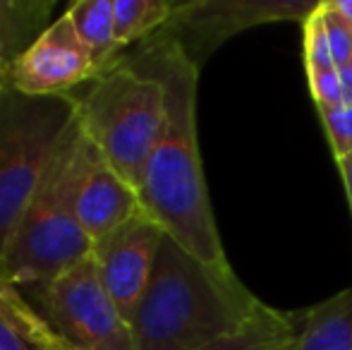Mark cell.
<instances>
[{"label":"cell","instance_id":"cell-25","mask_svg":"<svg viewBox=\"0 0 352 350\" xmlns=\"http://www.w3.org/2000/svg\"><path fill=\"white\" fill-rule=\"evenodd\" d=\"M350 65H352V58H350Z\"/></svg>","mask_w":352,"mask_h":350},{"label":"cell","instance_id":"cell-13","mask_svg":"<svg viewBox=\"0 0 352 350\" xmlns=\"http://www.w3.org/2000/svg\"><path fill=\"white\" fill-rule=\"evenodd\" d=\"M65 12L70 14L79 41L84 43L98 70L106 72L120 61L122 48L118 46L116 36L113 0H77Z\"/></svg>","mask_w":352,"mask_h":350},{"label":"cell","instance_id":"cell-7","mask_svg":"<svg viewBox=\"0 0 352 350\" xmlns=\"http://www.w3.org/2000/svg\"><path fill=\"white\" fill-rule=\"evenodd\" d=\"M316 5L314 0H187L175 3L161 34L201 70L235 34L271 22H305Z\"/></svg>","mask_w":352,"mask_h":350},{"label":"cell","instance_id":"cell-10","mask_svg":"<svg viewBox=\"0 0 352 350\" xmlns=\"http://www.w3.org/2000/svg\"><path fill=\"white\" fill-rule=\"evenodd\" d=\"M140 211L142 199L137 190L118 175L84 135L82 173L77 185V216L84 235L94 245Z\"/></svg>","mask_w":352,"mask_h":350},{"label":"cell","instance_id":"cell-19","mask_svg":"<svg viewBox=\"0 0 352 350\" xmlns=\"http://www.w3.org/2000/svg\"><path fill=\"white\" fill-rule=\"evenodd\" d=\"M319 10H321V17H324L326 34H329L336 67L348 65L352 58V24L338 12L333 0H319Z\"/></svg>","mask_w":352,"mask_h":350},{"label":"cell","instance_id":"cell-1","mask_svg":"<svg viewBox=\"0 0 352 350\" xmlns=\"http://www.w3.org/2000/svg\"><path fill=\"white\" fill-rule=\"evenodd\" d=\"M127 65L156 77L166 91V120L144 168L142 209L168 238L209 264H230L218 235L197 135L199 67L166 34H153L130 56Z\"/></svg>","mask_w":352,"mask_h":350},{"label":"cell","instance_id":"cell-4","mask_svg":"<svg viewBox=\"0 0 352 350\" xmlns=\"http://www.w3.org/2000/svg\"><path fill=\"white\" fill-rule=\"evenodd\" d=\"M74 98L87 140L140 195L144 168L166 120L163 85L120 58Z\"/></svg>","mask_w":352,"mask_h":350},{"label":"cell","instance_id":"cell-21","mask_svg":"<svg viewBox=\"0 0 352 350\" xmlns=\"http://www.w3.org/2000/svg\"><path fill=\"white\" fill-rule=\"evenodd\" d=\"M0 350H32L8 319V314L3 312V307H0Z\"/></svg>","mask_w":352,"mask_h":350},{"label":"cell","instance_id":"cell-6","mask_svg":"<svg viewBox=\"0 0 352 350\" xmlns=\"http://www.w3.org/2000/svg\"><path fill=\"white\" fill-rule=\"evenodd\" d=\"M27 298L79 350H137L130 322L106 293L91 254Z\"/></svg>","mask_w":352,"mask_h":350},{"label":"cell","instance_id":"cell-15","mask_svg":"<svg viewBox=\"0 0 352 350\" xmlns=\"http://www.w3.org/2000/svg\"><path fill=\"white\" fill-rule=\"evenodd\" d=\"M295 333V314L269 307L242 331L209 343L199 350H287Z\"/></svg>","mask_w":352,"mask_h":350},{"label":"cell","instance_id":"cell-2","mask_svg":"<svg viewBox=\"0 0 352 350\" xmlns=\"http://www.w3.org/2000/svg\"><path fill=\"white\" fill-rule=\"evenodd\" d=\"M266 307L230 264L201 262L163 235L130 329L137 350H199L250 327Z\"/></svg>","mask_w":352,"mask_h":350},{"label":"cell","instance_id":"cell-22","mask_svg":"<svg viewBox=\"0 0 352 350\" xmlns=\"http://www.w3.org/2000/svg\"><path fill=\"white\" fill-rule=\"evenodd\" d=\"M340 171V177H343V187H345V197H348V204H350V214H352V151L343 159H336Z\"/></svg>","mask_w":352,"mask_h":350},{"label":"cell","instance_id":"cell-12","mask_svg":"<svg viewBox=\"0 0 352 350\" xmlns=\"http://www.w3.org/2000/svg\"><path fill=\"white\" fill-rule=\"evenodd\" d=\"M53 0H0V65L10 77L12 65L51 27Z\"/></svg>","mask_w":352,"mask_h":350},{"label":"cell","instance_id":"cell-3","mask_svg":"<svg viewBox=\"0 0 352 350\" xmlns=\"http://www.w3.org/2000/svg\"><path fill=\"white\" fill-rule=\"evenodd\" d=\"M82 154L84 132L74 118L0 259V278L19 293L32 295L91 254V240L77 216Z\"/></svg>","mask_w":352,"mask_h":350},{"label":"cell","instance_id":"cell-23","mask_svg":"<svg viewBox=\"0 0 352 350\" xmlns=\"http://www.w3.org/2000/svg\"><path fill=\"white\" fill-rule=\"evenodd\" d=\"M333 5L338 8V12L352 24V0H333Z\"/></svg>","mask_w":352,"mask_h":350},{"label":"cell","instance_id":"cell-14","mask_svg":"<svg viewBox=\"0 0 352 350\" xmlns=\"http://www.w3.org/2000/svg\"><path fill=\"white\" fill-rule=\"evenodd\" d=\"M0 307L32 350H79L38 314L27 295L8 285L3 278H0Z\"/></svg>","mask_w":352,"mask_h":350},{"label":"cell","instance_id":"cell-8","mask_svg":"<svg viewBox=\"0 0 352 350\" xmlns=\"http://www.w3.org/2000/svg\"><path fill=\"white\" fill-rule=\"evenodd\" d=\"M163 235L166 233L161 226L142 209L91 245V259L96 264L98 278L127 322L148 285Z\"/></svg>","mask_w":352,"mask_h":350},{"label":"cell","instance_id":"cell-24","mask_svg":"<svg viewBox=\"0 0 352 350\" xmlns=\"http://www.w3.org/2000/svg\"><path fill=\"white\" fill-rule=\"evenodd\" d=\"M0 87H8V75H5L3 65H0Z\"/></svg>","mask_w":352,"mask_h":350},{"label":"cell","instance_id":"cell-5","mask_svg":"<svg viewBox=\"0 0 352 350\" xmlns=\"http://www.w3.org/2000/svg\"><path fill=\"white\" fill-rule=\"evenodd\" d=\"M74 118V94L27 96L0 87V259Z\"/></svg>","mask_w":352,"mask_h":350},{"label":"cell","instance_id":"cell-11","mask_svg":"<svg viewBox=\"0 0 352 350\" xmlns=\"http://www.w3.org/2000/svg\"><path fill=\"white\" fill-rule=\"evenodd\" d=\"M287 350H352V285L307 309H295Z\"/></svg>","mask_w":352,"mask_h":350},{"label":"cell","instance_id":"cell-16","mask_svg":"<svg viewBox=\"0 0 352 350\" xmlns=\"http://www.w3.org/2000/svg\"><path fill=\"white\" fill-rule=\"evenodd\" d=\"M175 3L170 0H113L118 46H140L168 24Z\"/></svg>","mask_w":352,"mask_h":350},{"label":"cell","instance_id":"cell-18","mask_svg":"<svg viewBox=\"0 0 352 350\" xmlns=\"http://www.w3.org/2000/svg\"><path fill=\"white\" fill-rule=\"evenodd\" d=\"M324 132L333 159H343L352 151V101H345L336 108H319Z\"/></svg>","mask_w":352,"mask_h":350},{"label":"cell","instance_id":"cell-20","mask_svg":"<svg viewBox=\"0 0 352 350\" xmlns=\"http://www.w3.org/2000/svg\"><path fill=\"white\" fill-rule=\"evenodd\" d=\"M307 80H309V91L316 103V111H319V108H336V106H340V103H345V91H343L340 75H338V67L309 72Z\"/></svg>","mask_w":352,"mask_h":350},{"label":"cell","instance_id":"cell-17","mask_svg":"<svg viewBox=\"0 0 352 350\" xmlns=\"http://www.w3.org/2000/svg\"><path fill=\"white\" fill-rule=\"evenodd\" d=\"M302 29H305V70H307V75H309V72L331 70V67H336L333 51H331L329 34H326L324 17H321L319 5H316L314 12L302 22Z\"/></svg>","mask_w":352,"mask_h":350},{"label":"cell","instance_id":"cell-9","mask_svg":"<svg viewBox=\"0 0 352 350\" xmlns=\"http://www.w3.org/2000/svg\"><path fill=\"white\" fill-rule=\"evenodd\" d=\"M98 75L101 70L79 41L70 14L63 12L12 65L8 87L27 96H70Z\"/></svg>","mask_w":352,"mask_h":350}]
</instances>
